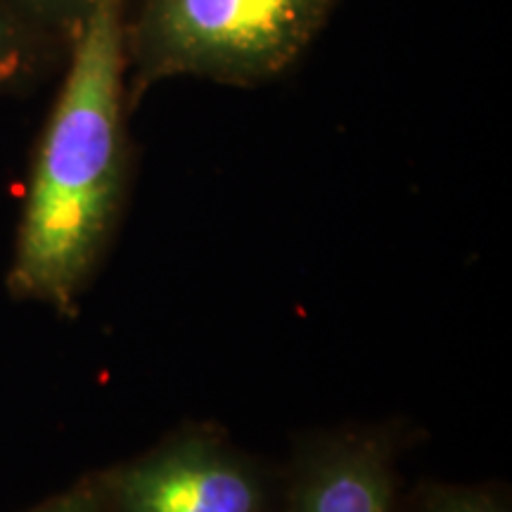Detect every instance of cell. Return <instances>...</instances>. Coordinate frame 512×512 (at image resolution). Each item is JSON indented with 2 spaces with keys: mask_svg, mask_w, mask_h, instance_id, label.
I'll use <instances>...</instances> for the list:
<instances>
[{
  "mask_svg": "<svg viewBox=\"0 0 512 512\" xmlns=\"http://www.w3.org/2000/svg\"><path fill=\"white\" fill-rule=\"evenodd\" d=\"M124 0H102L72 38L62 91L31 171L10 292L69 311L86 290L126 181Z\"/></svg>",
  "mask_w": 512,
  "mask_h": 512,
  "instance_id": "1",
  "label": "cell"
},
{
  "mask_svg": "<svg viewBox=\"0 0 512 512\" xmlns=\"http://www.w3.org/2000/svg\"><path fill=\"white\" fill-rule=\"evenodd\" d=\"M342 0H143L126 29L131 95L195 76L256 86L290 69Z\"/></svg>",
  "mask_w": 512,
  "mask_h": 512,
  "instance_id": "2",
  "label": "cell"
},
{
  "mask_svg": "<svg viewBox=\"0 0 512 512\" xmlns=\"http://www.w3.org/2000/svg\"><path fill=\"white\" fill-rule=\"evenodd\" d=\"M107 489L117 512H266V489L254 465L200 434L121 467Z\"/></svg>",
  "mask_w": 512,
  "mask_h": 512,
  "instance_id": "3",
  "label": "cell"
},
{
  "mask_svg": "<svg viewBox=\"0 0 512 512\" xmlns=\"http://www.w3.org/2000/svg\"><path fill=\"white\" fill-rule=\"evenodd\" d=\"M287 512H392L387 458L373 444H339L309 460Z\"/></svg>",
  "mask_w": 512,
  "mask_h": 512,
  "instance_id": "4",
  "label": "cell"
},
{
  "mask_svg": "<svg viewBox=\"0 0 512 512\" xmlns=\"http://www.w3.org/2000/svg\"><path fill=\"white\" fill-rule=\"evenodd\" d=\"M34 62V46L24 17L10 0H0V93L8 91L29 74Z\"/></svg>",
  "mask_w": 512,
  "mask_h": 512,
  "instance_id": "5",
  "label": "cell"
},
{
  "mask_svg": "<svg viewBox=\"0 0 512 512\" xmlns=\"http://www.w3.org/2000/svg\"><path fill=\"white\" fill-rule=\"evenodd\" d=\"M100 3L102 0H10L12 8L24 19H36L50 29L62 31L69 41Z\"/></svg>",
  "mask_w": 512,
  "mask_h": 512,
  "instance_id": "6",
  "label": "cell"
},
{
  "mask_svg": "<svg viewBox=\"0 0 512 512\" xmlns=\"http://www.w3.org/2000/svg\"><path fill=\"white\" fill-rule=\"evenodd\" d=\"M422 512H508V508L484 491L448 489L432 496Z\"/></svg>",
  "mask_w": 512,
  "mask_h": 512,
  "instance_id": "7",
  "label": "cell"
},
{
  "mask_svg": "<svg viewBox=\"0 0 512 512\" xmlns=\"http://www.w3.org/2000/svg\"><path fill=\"white\" fill-rule=\"evenodd\" d=\"M31 512H100V503L91 486H76Z\"/></svg>",
  "mask_w": 512,
  "mask_h": 512,
  "instance_id": "8",
  "label": "cell"
}]
</instances>
